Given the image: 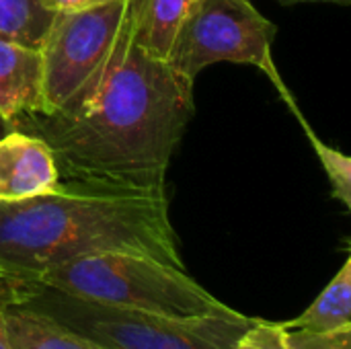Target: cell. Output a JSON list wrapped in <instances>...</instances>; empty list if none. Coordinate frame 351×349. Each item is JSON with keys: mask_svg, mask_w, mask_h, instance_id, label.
I'll use <instances>...</instances> for the list:
<instances>
[{"mask_svg": "<svg viewBox=\"0 0 351 349\" xmlns=\"http://www.w3.org/2000/svg\"><path fill=\"white\" fill-rule=\"evenodd\" d=\"M284 329L339 331L351 327V259H348L319 298L296 319L282 323Z\"/></svg>", "mask_w": 351, "mask_h": 349, "instance_id": "30bf717a", "label": "cell"}, {"mask_svg": "<svg viewBox=\"0 0 351 349\" xmlns=\"http://www.w3.org/2000/svg\"><path fill=\"white\" fill-rule=\"evenodd\" d=\"M288 344L292 349H351V327L339 331H306L286 329Z\"/></svg>", "mask_w": 351, "mask_h": 349, "instance_id": "2e32d148", "label": "cell"}, {"mask_svg": "<svg viewBox=\"0 0 351 349\" xmlns=\"http://www.w3.org/2000/svg\"><path fill=\"white\" fill-rule=\"evenodd\" d=\"M284 6H290V4H302V2H335V4H350L351 0H276Z\"/></svg>", "mask_w": 351, "mask_h": 349, "instance_id": "ac0fdd59", "label": "cell"}, {"mask_svg": "<svg viewBox=\"0 0 351 349\" xmlns=\"http://www.w3.org/2000/svg\"><path fill=\"white\" fill-rule=\"evenodd\" d=\"M37 288H39V282L33 278H25L8 269L0 272V349H10L4 337V327H2V317H4L6 306L19 300H27Z\"/></svg>", "mask_w": 351, "mask_h": 349, "instance_id": "9a60e30c", "label": "cell"}, {"mask_svg": "<svg viewBox=\"0 0 351 349\" xmlns=\"http://www.w3.org/2000/svg\"><path fill=\"white\" fill-rule=\"evenodd\" d=\"M2 327L10 349H107L31 306L27 300L6 306Z\"/></svg>", "mask_w": 351, "mask_h": 349, "instance_id": "9c48e42d", "label": "cell"}, {"mask_svg": "<svg viewBox=\"0 0 351 349\" xmlns=\"http://www.w3.org/2000/svg\"><path fill=\"white\" fill-rule=\"evenodd\" d=\"M276 25L249 0H193L171 41L167 64L185 80L216 62L259 68L284 97L290 95L271 53Z\"/></svg>", "mask_w": 351, "mask_h": 349, "instance_id": "5b68a950", "label": "cell"}, {"mask_svg": "<svg viewBox=\"0 0 351 349\" xmlns=\"http://www.w3.org/2000/svg\"><path fill=\"white\" fill-rule=\"evenodd\" d=\"M45 8L51 12H74V10H86L95 6H103L111 0H41Z\"/></svg>", "mask_w": 351, "mask_h": 349, "instance_id": "e0dca14e", "label": "cell"}, {"mask_svg": "<svg viewBox=\"0 0 351 349\" xmlns=\"http://www.w3.org/2000/svg\"><path fill=\"white\" fill-rule=\"evenodd\" d=\"M41 49L0 37V117L10 125L45 109Z\"/></svg>", "mask_w": 351, "mask_h": 349, "instance_id": "ba28073f", "label": "cell"}, {"mask_svg": "<svg viewBox=\"0 0 351 349\" xmlns=\"http://www.w3.org/2000/svg\"><path fill=\"white\" fill-rule=\"evenodd\" d=\"M2 269H4V267H0V272H2Z\"/></svg>", "mask_w": 351, "mask_h": 349, "instance_id": "ffe728a7", "label": "cell"}, {"mask_svg": "<svg viewBox=\"0 0 351 349\" xmlns=\"http://www.w3.org/2000/svg\"><path fill=\"white\" fill-rule=\"evenodd\" d=\"M191 2L193 0H138V43L154 58L165 60Z\"/></svg>", "mask_w": 351, "mask_h": 349, "instance_id": "8fae6325", "label": "cell"}, {"mask_svg": "<svg viewBox=\"0 0 351 349\" xmlns=\"http://www.w3.org/2000/svg\"><path fill=\"white\" fill-rule=\"evenodd\" d=\"M53 16L41 0H0V37L39 49Z\"/></svg>", "mask_w": 351, "mask_h": 349, "instance_id": "7c38bea8", "label": "cell"}, {"mask_svg": "<svg viewBox=\"0 0 351 349\" xmlns=\"http://www.w3.org/2000/svg\"><path fill=\"white\" fill-rule=\"evenodd\" d=\"M138 0H128L101 64L53 113L12 130L41 138L62 181L121 191H167L171 158L193 117V82L136 39Z\"/></svg>", "mask_w": 351, "mask_h": 349, "instance_id": "6da1fadb", "label": "cell"}, {"mask_svg": "<svg viewBox=\"0 0 351 349\" xmlns=\"http://www.w3.org/2000/svg\"><path fill=\"white\" fill-rule=\"evenodd\" d=\"M288 103V107L292 109V113L296 115L298 123L302 125L311 146L315 148V154L317 158L321 160L323 169H325V175L331 183V189H333V195L335 200H339L348 210H351V160L348 154H343L341 150L337 148H331L329 144H325L317 134L315 130L308 125L304 113L300 111V107L296 105V99L292 97V93L284 99Z\"/></svg>", "mask_w": 351, "mask_h": 349, "instance_id": "4fadbf2b", "label": "cell"}, {"mask_svg": "<svg viewBox=\"0 0 351 349\" xmlns=\"http://www.w3.org/2000/svg\"><path fill=\"white\" fill-rule=\"evenodd\" d=\"M128 0H111L103 6L56 12L41 43L45 109L39 115L60 109L101 64L121 25Z\"/></svg>", "mask_w": 351, "mask_h": 349, "instance_id": "8992f818", "label": "cell"}, {"mask_svg": "<svg viewBox=\"0 0 351 349\" xmlns=\"http://www.w3.org/2000/svg\"><path fill=\"white\" fill-rule=\"evenodd\" d=\"M27 302L107 349H230L255 321L230 306L193 319L113 309L41 284Z\"/></svg>", "mask_w": 351, "mask_h": 349, "instance_id": "277c9868", "label": "cell"}, {"mask_svg": "<svg viewBox=\"0 0 351 349\" xmlns=\"http://www.w3.org/2000/svg\"><path fill=\"white\" fill-rule=\"evenodd\" d=\"M230 349H292L282 323L255 319Z\"/></svg>", "mask_w": 351, "mask_h": 349, "instance_id": "5bb4252c", "label": "cell"}, {"mask_svg": "<svg viewBox=\"0 0 351 349\" xmlns=\"http://www.w3.org/2000/svg\"><path fill=\"white\" fill-rule=\"evenodd\" d=\"M58 185V163L41 138L19 130L0 136V202L29 200Z\"/></svg>", "mask_w": 351, "mask_h": 349, "instance_id": "52a82bcc", "label": "cell"}, {"mask_svg": "<svg viewBox=\"0 0 351 349\" xmlns=\"http://www.w3.org/2000/svg\"><path fill=\"white\" fill-rule=\"evenodd\" d=\"M10 130H12V125H10V123H8L6 119H2V117H0V136L8 134Z\"/></svg>", "mask_w": 351, "mask_h": 349, "instance_id": "d6986e66", "label": "cell"}, {"mask_svg": "<svg viewBox=\"0 0 351 349\" xmlns=\"http://www.w3.org/2000/svg\"><path fill=\"white\" fill-rule=\"evenodd\" d=\"M41 286L103 306L193 319L228 309L187 269L134 253L78 257L37 276Z\"/></svg>", "mask_w": 351, "mask_h": 349, "instance_id": "3957f363", "label": "cell"}, {"mask_svg": "<svg viewBox=\"0 0 351 349\" xmlns=\"http://www.w3.org/2000/svg\"><path fill=\"white\" fill-rule=\"evenodd\" d=\"M101 253L146 255L185 269L167 191L60 179L49 193L0 202V267L37 280L49 267Z\"/></svg>", "mask_w": 351, "mask_h": 349, "instance_id": "7a4b0ae2", "label": "cell"}]
</instances>
